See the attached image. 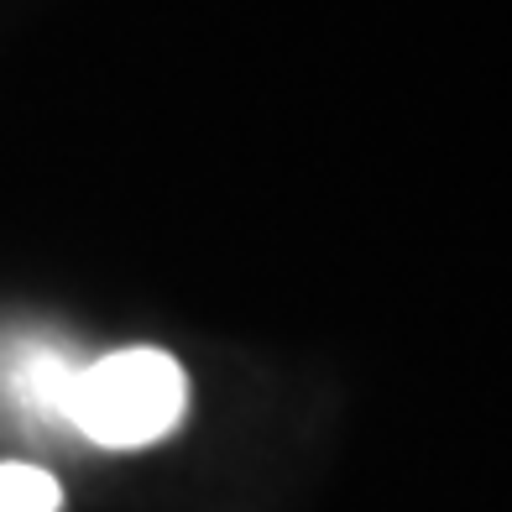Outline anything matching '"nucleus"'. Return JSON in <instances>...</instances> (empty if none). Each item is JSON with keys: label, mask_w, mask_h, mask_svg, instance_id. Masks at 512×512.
Here are the masks:
<instances>
[{"label": "nucleus", "mask_w": 512, "mask_h": 512, "mask_svg": "<svg viewBox=\"0 0 512 512\" xmlns=\"http://www.w3.org/2000/svg\"><path fill=\"white\" fill-rule=\"evenodd\" d=\"M84 361L68 351L58 335L42 330H0V418L27 434L74 429V408Z\"/></svg>", "instance_id": "obj_2"}, {"label": "nucleus", "mask_w": 512, "mask_h": 512, "mask_svg": "<svg viewBox=\"0 0 512 512\" xmlns=\"http://www.w3.org/2000/svg\"><path fill=\"white\" fill-rule=\"evenodd\" d=\"M189 408V382L168 351L126 345L79 371L68 424L100 450H142L178 429Z\"/></svg>", "instance_id": "obj_1"}, {"label": "nucleus", "mask_w": 512, "mask_h": 512, "mask_svg": "<svg viewBox=\"0 0 512 512\" xmlns=\"http://www.w3.org/2000/svg\"><path fill=\"white\" fill-rule=\"evenodd\" d=\"M63 507V486L27 460H6L0 465V512H58Z\"/></svg>", "instance_id": "obj_3"}]
</instances>
